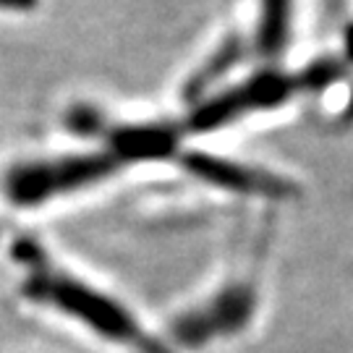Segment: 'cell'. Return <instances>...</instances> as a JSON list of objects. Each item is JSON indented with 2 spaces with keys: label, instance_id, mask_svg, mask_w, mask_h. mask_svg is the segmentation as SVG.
Listing matches in <instances>:
<instances>
[{
  "label": "cell",
  "instance_id": "4",
  "mask_svg": "<svg viewBox=\"0 0 353 353\" xmlns=\"http://www.w3.org/2000/svg\"><path fill=\"white\" fill-rule=\"evenodd\" d=\"M183 165H186L191 176L202 178V181L220 186V189L236 191V194L270 196V199H285L293 194V186L285 178L256 170L249 165L230 163L225 157H212V154H204V152H194V154L183 157Z\"/></svg>",
  "mask_w": 353,
  "mask_h": 353
},
{
  "label": "cell",
  "instance_id": "7",
  "mask_svg": "<svg viewBox=\"0 0 353 353\" xmlns=\"http://www.w3.org/2000/svg\"><path fill=\"white\" fill-rule=\"evenodd\" d=\"M236 61H239V45H236V42H230V45H223V48L214 52L212 58L207 61V63L199 65L196 76L191 79L189 92H191V94H196L199 89H207L210 84H214L220 76H225L228 71L233 68V63H236Z\"/></svg>",
  "mask_w": 353,
  "mask_h": 353
},
{
  "label": "cell",
  "instance_id": "1",
  "mask_svg": "<svg viewBox=\"0 0 353 353\" xmlns=\"http://www.w3.org/2000/svg\"><path fill=\"white\" fill-rule=\"evenodd\" d=\"M21 254H24V259L29 265H34L32 278H29V285H26L29 299L52 303V306H58L61 312H68V314L79 316L81 322H87L89 327H94L97 332L108 335L110 341L128 343V345L139 348L141 353H168L160 343L152 341L150 335H147L118 303L100 296L97 290L76 283V280H68V278H63V275H58V272L42 270L37 256H32V249H26V252H21Z\"/></svg>",
  "mask_w": 353,
  "mask_h": 353
},
{
  "label": "cell",
  "instance_id": "2",
  "mask_svg": "<svg viewBox=\"0 0 353 353\" xmlns=\"http://www.w3.org/2000/svg\"><path fill=\"white\" fill-rule=\"evenodd\" d=\"M121 160L110 150L37 160L13 168L6 178V194L16 204H39L89 183H97L118 170Z\"/></svg>",
  "mask_w": 353,
  "mask_h": 353
},
{
  "label": "cell",
  "instance_id": "6",
  "mask_svg": "<svg viewBox=\"0 0 353 353\" xmlns=\"http://www.w3.org/2000/svg\"><path fill=\"white\" fill-rule=\"evenodd\" d=\"M290 13L293 0H262L259 6V24H256V50L275 58L288 48Z\"/></svg>",
  "mask_w": 353,
  "mask_h": 353
},
{
  "label": "cell",
  "instance_id": "5",
  "mask_svg": "<svg viewBox=\"0 0 353 353\" xmlns=\"http://www.w3.org/2000/svg\"><path fill=\"white\" fill-rule=\"evenodd\" d=\"M178 134L165 126H126L110 134L108 150L123 160H157L170 154L176 147Z\"/></svg>",
  "mask_w": 353,
  "mask_h": 353
},
{
  "label": "cell",
  "instance_id": "3",
  "mask_svg": "<svg viewBox=\"0 0 353 353\" xmlns=\"http://www.w3.org/2000/svg\"><path fill=\"white\" fill-rule=\"evenodd\" d=\"M301 87L299 76H283L275 71H265L252 79H246L241 87L225 89L217 97L207 100L191 113V128L194 131H210V128L225 126L236 118H243L256 110L275 108L280 102H285Z\"/></svg>",
  "mask_w": 353,
  "mask_h": 353
},
{
  "label": "cell",
  "instance_id": "9",
  "mask_svg": "<svg viewBox=\"0 0 353 353\" xmlns=\"http://www.w3.org/2000/svg\"><path fill=\"white\" fill-rule=\"evenodd\" d=\"M348 55L353 58V26L348 29Z\"/></svg>",
  "mask_w": 353,
  "mask_h": 353
},
{
  "label": "cell",
  "instance_id": "8",
  "mask_svg": "<svg viewBox=\"0 0 353 353\" xmlns=\"http://www.w3.org/2000/svg\"><path fill=\"white\" fill-rule=\"evenodd\" d=\"M32 6H34V0H0L3 11H26Z\"/></svg>",
  "mask_w": 353,
  "mask_h": 353
}]
</instances>
